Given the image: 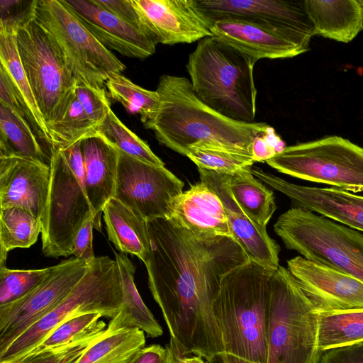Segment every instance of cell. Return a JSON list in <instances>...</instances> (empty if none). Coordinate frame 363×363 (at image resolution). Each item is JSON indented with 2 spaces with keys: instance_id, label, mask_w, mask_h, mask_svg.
<instances>
[{
  "instance_id": "6da1fadb",
  "label": "cell",
  "mask_w": 363,
  "mask_h": 363,
  "mask_svg": "<svg viewBox=\"0 0 363 363\" xmlns=\"http://www.w3.org/2000/svg\"><path fill=\"white\" fill-rule=\"evenodd\" d=\"M144 262L151 294L179 352L208 359L224 352L213 303L223 277L250 259L227 236L194 234L169 218L147 221Z\"/></svg>"
},
{
  "instance_id": "7a4b0ae2",
  "label": "cell",
  "mask_w": 363,
  "mask_h": 363,
  "mask_svg": "<svg viewBox=\"0 0 363 363\" xmlns=\"http://www.w3.org/2000/svg\"><path fill=\"white\" fill-rule=\"evenodd\" d=\"M156 91L158 110L144 126L161 144L184 156L192 146L208 145L252 157L254 139L269 126L238 122L215 111L197 97L184 77L162 75Z\"/></svg>"
},
{
  "instance_id": "3957f363",
  "label": "cell",
  "mask_w": 363,
  "mask_h": 363,
  "mask_svg": "<svg viewBox=\"0 0 363 363\" xmlns=\"http://www.w3.org/2000/svg\"><path fill=\"white\" fill-rule=\"evenodd\" d=\"M275 271L249 260L222 279L213 309L224 352L267 363L270 282Z\"/></svg>"
},
{
  "instance_id": "277c9868",
  "label": "cell",
  "mask_w": 363,
  "mask_h": 363,
  "mask_svg": "<svg viewBox=\"0 0 363 363\" xmlns=\"http://www.w3.org/2000/svg\"><path fill=\"white\" fill-rule=\"evenodd\" d=\"M257 61L213 36L198 41L186 65L191 87L208 107L233 121L254 123Z\"/></svg>"
},
{
  "instance_id": "5b68a950",
  "label": "cell",
  "mask_w": 363,
  "mask_h": 363,
  "mask_svg": "<svg viewBox=\"0 0 363 363\" xmlns=\"http://www.w3.org/2000/svg\"><path fill=\"white\" fill-rule=\"evenodd\" d=\"M318 313L287 268L270 282L267 363H319Z\"/></svg>"
},
{
  "instance_id": "8992f818",
  "label": "cell",
  "mask_w": 363,
  "mask_h": 363,
  "mask_svg": "<svg viewBox=\"0 0 363 363\" xmlns=\"http://www.w3.org/2000/svg\"><path fill=\"white\" fill-rule=\"evenodd\" d=\"M121 299L116 260L108 256L96 257L71 291L0 354V363H18L57 325L73 316L98 313L105 318H115Z\"/></svg>"
},
{
  "instance_id": "52a82bcc",
  "label": "cell",
  "mask_w": 363,
  "mask_h": 363,
  "mask_svg": "<svg viewBox=\"0 0 363 363\" xmlns=\"http://www.w3.org/2000/svg\"><path fill=\"white\" fill-rule=\"evenodd\" d=\"M46 217L42 227V251L57 258L72 255L74 238L86 219L93 217L84 182L79 141L54 147Z\"/></svg>"
},
{
  "instance_id": "ba28073f",
  "label": "cell",
  "mask_w": 363,
  "mask_h": 363,
  "mask_svg": "<svg viewBox=\"0 0 363 363\" xmlns=\"http://www.w3.org/2000/svg\"><path fill=\"white\" fill-rule=\"evenodd\" d=\"M13 32L21 62L48 127L65 115L74 95L77 78L59 43L34 16Z\"/></svg>"
},
{
  "instance_id": "9c48e42d",
  "label": "cell",
  "mask_w": 363,
  "mask_h": 363,
  "mask_svg": "<svg viewBox=\"0 0 363 363\" xmlns=\"http://www.w3.org/2000/svg\"><path fill=\"white\" fill-rule=\"evenodd\" d=\"M274 230L287 249L363 282V233L294 207L279 216Z\"/></svg>"
},
{
  "instance_id": "30bf717a",
  "label": "cell",
  "mask_w": 363,
  "mask_h": 363,
  "mask_svg": "<svg viewBox=\"0 0 363 363\" xmlns=\"http://www.w3.org/2000/svg\"><path fill=\"white\" fill-rule=\"evenodd\" d=\"M266 162L298 179L352 193L363 191V147L340 136L286 146Z\"/></svg>"
},
{
  "instance_id": "8fae6325",
  "label": "cell",
  "mask_w": 363,
  "mask_h": 363,
  "mask_svg": "<svg viewBox=\"0 0 363 363\" xmlns=\"http://www.w3.org/2000/svg\"><path fill=\"white\" fill-rule=\"evenodd\" d=\"M34 16L57 40L77 81L96 89L125 69L61 0H37Z\"/></svg>"
},
{
  "instance_id": "7c38bea8",
  "label": "cell",
  "mask_w": 363,
  "mask_h": 363,
  "mask_svg": "<svg viewBox=\"0 0 363 363\" xmlns=\"http://www.w3.org/2000/svg\"><path fill=\"white\" fill-rule=\"evenodd\" d=\"M118 151L113 197L150 220L170 218L184 182L164 166L148 163Z\"/></svg>"
},
{
  "instance_id": "4fadbf2b",
  "label": "cell",
  "mask_w": 363,
  "mask_h": 363,
  "mask_svg": "<svg viewBox=\"0 0 363 363\" xmlns=\"http://www.w3.org/2000/svg\"><path fill=\"white\" fill-rule=\"evenodd\" d=\"M91 263L69 258L23 298L0 306V354L24 331L52 310L88 272Z\"/></svg>"
},
{
  "instance_id": "5bb4252c",
  "label": "cell",
  "mask_w": 363,
  "mask_h": 363,
  "mask_svg": "<svg viewBox=\"0 0 363 363\" xmlns=\"http://www.w3.org/2000/svg\"><path fill=\"white\" fill-rule=\"evenodd\" d=\"M196 7L211 23L240 19L271 27L296 38L309 50L315 35L305 0H194Z\"/></svg>"
},
{
  "instance_id": "9a60e30c",
  "label": "cell",
  "mask_w": 363,
  "mask_h": 363,
  "mask_svg": "<svg viewBox=\"0 0 363 363\" xmlns=\"http://www.w3.org/2000/svg\"><path fill=\"white\" fill-rule=\"evenodd\" d=\"M287 269L317 313L363 309V282L356 278L301 256Z\"/></svg>"
},
{
  "instance_id": "2e32d148",
  "label": "cell",
  "mask_w": 363,
  "mask_h": 363,
  "mask_svg": "<svg viewBox=\"0 0 363 363\" xmlns=\"http://www.w3.org/2000/svg\"><path fill=\"white\" fill-rule=\"evenodd\" d=\"M149 35L157 43H191L212 36L211 23L194 0H133Z\"/></svg>"
},
{
  "instance_id": "e0dca14e",
  "label": "cell",
  "mask_w": 363,
  "mask_h": 363,
  "mask_svg": "<svg viewBox=\"0 0 363 363\" xmlns=\"http://www.w3.org/2000/svg\"><path fill=\"white\" fill-rule=\"evenodd\" d=\"M252 173L286 196L292 207L308 210L363 233V196L335 187L296 184L257 167H252Z\"/></svg>"
},
{
  "instance_id": "ac0fdd59",
  "label": "cell",
  "mask_w": 363,
  "mask_h": 363,
  "mask_svg": "<svg viewBox=\"0 0 363 363\" xmlns=\"http://www.w3.org/2000/svg\"><path fill=\"white\" fill-rule=\"evenodd\" d=\"M200 181L220 199L233 238L241 245L250 261L276 271L279 267V245L269 237L266 228L254 223L233 198L230 176L198 168Z\"/></svg>"
},
{
  "instance_id": "d6986e66",
  "label": "cell",
  "mask_w": 363,
  "mask_h": 363,
  "mask_svg": "<svg viewBox=\"0 0 363 363\" xmlns=\"http://www.w3.org/2000/svg\"><path fill=\"white\" fill-rule=\"evenodd\" d=\"M50 165L19 157H0V207L18 206L43 225L46 217Z\"/></svg>"
},
{
  "instance_id": "ffe728a7",
  "label": "cell",
  "mask_w": 363,
  "mask_h": 363,
  "mask_svg": "<svg viewBox=\"0 0 363 363\" xmlns=\"http://www.w3.org/2000/svg\"><path fill=\"white\" fill-rule=\"evenodd\" d=\"M61 1L106 48L138 59L147 58L155 52L156 42L94 0Z\"/></svg>"
},
{
  "instance_id": "44dd1931",
  "label": "cell",
  "mask_w": 363,
  "mask_h": 363,
  "mask_svg": "<svg viewBox=\"0 0 363 363\" xmlns=\"http://www.w3.org/2000/svg\"><path fill=\"white\" fill-rule=\"evenodd\" d=\"M211 31L212 36L257 61L291 58L309 50L284 32L240 19L217 21Z\"/></svg>"
},
{
  "instance_id": "7402d4cb",
  "label": "cell",
  "mask_w": 363,
  "mask_h": 363,
  "mask_svg": "<svg viewBox=\"0 0 363 363\" xmlns=\"http://www.w3.org/2000/svg\"><path fill=\"white\" fill-rule=\"evenodd\" d=\"M79 145L94 228L100 231L104 207L115 192L118 151L98 133L81 140Z\"/></svg>"
},
{
  "instance_id": "603a6c76",
  "label": "cell",
  "mask_w": 363,
  "mask_h": 363,
  "mask_svg": "<svg viewBox=\"0 0 363 363\" xmlns=\"http://www.w3.org/2000/svg\"><path fill=\"white\" fill-rule=\"evenodd\" d=\"M169 219L194 234L233 238L220 199L201 181L176 199Z\"/></svg>"
},
{
  "instance_id": "cb8c5ba5",
  "label": "cell",
  "mask_w": 363,
  "mask_h": 363,
  "mask_svg": "<svg viewBox=\"0 0 363 363\" xmlns=\"http://www.w3.org/2000/svg\"><path fill=\"white\" fill-rule=\"evenodd\" d=\"M314 34L347 43L363 30V6L358 0H305Z\"/></svg>"
},
{
  "instance_id": "d4e9b609",
  "label": "cell",
  "mask_w": 363,
  "mask_h": 363,
  "mask_svg": "<svg viewBox=\"0 0 363 363\" xmlns=\"http://www.w3.org/2000/svg\"><path fill=\"white\" fill-rule=\"evenodd\" d=\"M103 215L108 239L116 249L145 262L150 244L147 220L114 197L104 207Z\"/></svg>"
},
{
  "instance_id": "484cf974",
  "label": "cell",
  "mask_w": 363,
  "mask_h": 363,
  "mask_svg": "<svg viewBox=\"0 0 363 363\" xmlns=\"http://www.w3.org/2000/svg\"><path fill=\"white\" fill-rule=\"evenodd\" d=\"M121 281L122 299L119 312L111 319L107 328H138L151 337H157L163 330L149 308L144 303L136 288L135 267L126 254L114 252Z\"/></svg>"
},
{
  "instance_id": "4316f807",
  "label": "cell",
  "mask_w": 363,
  "mask_h": 363,
  "mask_svg": "<svg viewBox=\"0 0 363 363\" xmlns=\"http://www.w3.org/2000/svg\"><path fill=\"white\" fill-rule=\"evenodd\" d=\"M0 65L11 79L18 96L28 115L35 136L51 157L52 143L21 62L13 32L1 28Z\"/></svg>"
},
{
  "instance_id": "83f0119b",
  "label": "cell",
  "mask_w": 363,
  "mask_h": 363,
  "mask_svg": "<svg viewBox=\"0 0 363 363\" xmlns=\"http://www.w3.org/2000/svg\"><path fill=\"white\" fill-rule=\"evenodd\" d=\"M144 333L138 328H106L74 363H130L145 347Z\"/></svg>"
},
{
  "instance_id": "f1b7e54d",
  "label": "cell",
  "mask_w": 363,
  "mask_h": 363,
  "mask_svg": "<svg viewBox=\"0 0 363 363\" xmlns=\"http://www.w3.org/2000/svg\"><path fill=\"white\" fill-rule=\"evenodd\" d=\"M0 157H19L50 164L51 157L29 123L0 103Z\"/></svg>"
},
{
  "instance_id": "f546056e",
  "label": "cell",
  "mask_w": 363,
  "mask_h": 363,
  "mask_svg": "<svg viewBox=\"0 0 363 363\" xmlns=\"http://www.w3.org/2000/svg\"><path fill=\"white\" fill-rule=\"evenodd\" d=\"M247 167L230 176L229 186L233 198L256 224L266 228L277 209L273 191L266 187Z\"/></svg>"
},
{
  "instance_id": "4dcf8cb0",
  "label": "cell",
  "mask_w": 363,
  "mask_h": 363,
  "mask_svg": "<svg viewBox=\"0 0 363 363\" xmlns=\"http://www.w3.org/2000/svg\"><path fill=\"white\" fill-rule=\"evenodd\" d=\"M317 313L320 352L363 342V309Z\"/></svg>"
},
{
  "instance_id": "1f68e13d",
  "label": "cell",
  "mask_w": 363,
  "mask_h": 363,
  "mask_svg": "<svg viewBox=\"0 0 363 363\" xmlns=\"http://www.w3.org/2000/svg\"><path fill=\"white\" fill-rule=\"evenodd\" d=\"M42 223L31 212L18 206L0 207V263L16 248H28L37 241Z\"/></svg>"
},
{
  "instance_id": "d6a6232c",
  "label": "cell",
  "mask_w": 363,
  "mask_h": 363,
  "mask_svg": "<svg viewBox=\"0 0 363 363\" xmlns=\"http://www.w3.org/2000/svg\"><path fill=\"white\" fill-rule=\"evenodd\" d=\"M105 86L113 99L130 113L139 114L143 123L155 116L160 105V96L156 90L145 89L121 74L110 77Z\"/></svg>"
},
{
  "instance_id": "836d02e7",
  "label": "cell",
  "mask_w": 363,
  "mask_h": 363,
  "mask_svg": "<svg viewBox=\"0 0 363 363\" xmlns=\"http://www.w3.org/2000/svg\"><path fill=\"white\" fill-rule=\"evenodd\" d=\"M101 317L98 313H87L65 320L22 359L69 344L90 334L105 331L107 328L104 321L101 320Z\"/></svg>"
},
{
  "instance_id": "e575fe53",
  "label": "cell",
  "mask_w": 363,
  "mask_h": 363,
  "mask_svg": "<svg viewBox=\"0 0 363 363\" xmlns=\"http://www.w3.org/2000/svg\"><path fill=\"white\" fill-rule=\"evenodd\" d=\"M47 128L52 149L77 143L96 133L98 128L85 111L75 93L63 117Z\"/></svg>"
},
{
  "instance_id": "d590c367",
  "label": "cell",
  "mask_w": 363,
  "mask_h": 363,
  "mask_svg": "<svg viewBox=\"0 0 363 363\" xmlns=\"http://www.w3.org/2000/svg\"><path fill=\"white\" fill-rule=\"evenodd\" d=\"M96 133L118 150L144 162L164 166L150 146L128 129L112 110L99 126Z\"/></svg>"
},
{
  "instance_id": "8d00e7d4",
  "label": "cell",
  "mask_w": 363,
  "mask_h": 363,
  "mask_svg": "<svg viewBox=\"0 0 363 363\" xmlns=\"http://www.w3.org/2000/svg\"><path fill=\"white\" fill-rule=\"evenodd\" d=\"M185 156L198 168L229 176L255 163L250 155L208 145L192 146L189 148Z\"/></svg>"
},
{
  "instance_id": "74e56055",
  "label": "cell",
  "mask_w": 363,
  "mask_h": 363,
  "mask_svg": "<svg viewBox=\"0 0 363 363\" xmlns=\"http://www.w3.org/2000/svg\"><path fill=\"white\" fill-rule=\"evenodd\" d=\"M57 264L38 269H11L0 263V306L13 303L33 291L52 272Z\"/></svg>"
},
{
  "instance_id": "f35d334b",
  "label": "cell",
  "mask_w": 363,
  "mask_h": 363,
  "mask_svg": "<svg viewBox=\"0 0 363 363\" xmlns=\"http://www.w3.org/2000/svg\"><path fill=\"white\" fill-rule=\"evenodd\" d=\"M104 332L90 334L69 344L23 359L18 363H74Z\"/></svg>"
},
{
  "instance_id": "ab89813d",
  "label": "cell",
  "mask_w": 363,
  "mask_h": 363,
  "mask_svg": "<svg viewBox=\"0 0 363 363\" xmlns=\"http://www.w3.org/2000/svg\"><path fill=\"white\" fill-rule=\"evenodd\" d=\"M74 93L86 113L99 128L111 110L105 88H94L77 81Z\"/></svg>"
},
{
  "instance_id": "60d3db41",
  "label": "cell",
  "mask_w": 363,
  "mask_h": 363,
  "mask_svg": "<svg viewBox=\"0 0 363 363\" xmlns=\"http://www.w3.org/2000/svg\"><path fill=\"white\" fill-rule=\"evenodd\" d=\"M36 1L1 0L0 28L13 32L23 23L32 18L34 16Z\"/></svg>"
},
{
  "instance_id": "b9f144b4",
  "label": "cell",
  "mask_w": 363,
  "mask_h": 363,
  "mask_svg": "<svg viewBox=\"0 0 363 363\" xmlns=\"http://www.w3.org/2000/svg\"><path fill=\"white\" fill-rule=\"evenodd\" d=\"M94 1L105 10L142 31L156 42L149 35L144 28L140 16L133 6V0H94Z\"/></svg>"
},
{
  "instance_id": "7bdbcfd3",
  "label": "cell",
  "mask_w": 363,
  "mask_h": 363,
  "mask_svg": "<svg viewBox=\"0 0 363 363\" xmlns=\"http://www.w3.org/2000/svg\"><path fill=\"white\" fill-rule=\"evenodd\" d=\"M93 217L91 216L79 228L73 241L72 255L86 263H91L96 257L93 250Z\"/></svg>"
},
{
  "instance_id": "ee69618b",
  "label": "cell",
  "mask_w": 363,
  "mask_h": 363,
  "mask_svg": "<svg viewBox=\"0 0 363 363\" xmlns=\"http://www.w3.org/2000/svg\"><path fill=\"white\" fill-rule=\"evenodd\" d=\"M319 363H363V342L324 351Z\"/></svg>"
},
{
  "instance_id": "f6af8a7d",
  "label": "cell",
  "mask_w": 363,
  "mask_h": 363,
  "mask_svg": "<svg viewBox=\"0 0 363 363\" xmlns=\"http://www.w3.org/2000/svg\"><path fill=\"white\" fill-rule=\"evenodd\" d=\"M130 363H170L168 349L160 345L144 347Z\"/></svg>"
},
{
  "instance_id": "bcb514c9",
  "label": "cell",
  "mask_w": 363,
  "mask_h": 363,
  "mask_svg": "<svg viewBox=\"0 0 363 363\" xmlns=\"http://www.w3.org/2000/svg\"><path fill=\"white\" fill-rule=\"evenodd\" d=\"M262 135L256 137L252 144V158L255 162H266L277 155Z\"/></svg>"
},
{
  "instance_id": "7dc6e473",
  "label": "cell",
  "mask_w": 363,
  "mask_h": 363,
  "mask_svg": "<svg viewBox=\"0 0 363 363\" xmlns=\"http://www.w3.org/2000/svg\"><path fill=\"white\" fill-rule=\"evenodd\" d=\"M263 137L268 145L276 152L277 154L281 152L286 146L280 137L277 135L274 129L269 126L263 133Z\"/></svg>"
},
{
  "instance_id": "c3c4849f",
  "label": "cell",
  "mask_w": 363,
  "mask_h": 363,
  "mask_svg": "<svg viewBox=\"0 0 363 363\" xmlns=\"http://www.w3.org/2000/svg\"><path fill=\"white\" fill-rule=\"evenodd\" d=\"M205 362L206 363H253L225 352L216 354Z\"/></svg>"
},
{
  "instance_id": "681fc988",
  "label": "cell",
  "mask_w": 363,
  "mask_h": 363,
  "mask_svg": "<svg viewBox=\"0 0 363 363\" xmlns=\"http://www.w3.org/2000/svg\"><path fill=\"white\" fill-rule=\"evenodd\" d=\"M182 359L184 363H206L203 358L194 355L187 357L182 355Z\"/></svg>"
},
{
  "instance_id": "f907efd6",
  "label": "cell",
  "mask_w": 363,
  "mask_h": 363,
  "mask_svg": "<svg viewBox=\"0 0 363 363\" xmlns=\"http://www.w3.org/2000/svg\"><path fill=\"white\" fill-rule=\"evenodd\" d=\"M361 5L363 6V0H358Z\"/></svg>"
},
{
  "instance_id": "816d5d0a",
  "label": "cell",
  "mask_w": 363,
  "mask_h": 363,
  "mask_svg": "<svg viewBox=\"0 0 363 363\" xmlns=\"http://www.w3.org/2000/svg\"><path fill=\"white\" fill-rule=\"evenodd\" d=\"M169 360H170V357H169ZM170 363H171V362H170Z\"/></svg>"
}]
</instances>
